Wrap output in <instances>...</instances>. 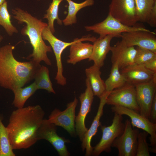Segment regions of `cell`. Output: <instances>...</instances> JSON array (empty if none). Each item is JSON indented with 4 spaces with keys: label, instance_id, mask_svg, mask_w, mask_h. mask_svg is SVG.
Returning <instances> with one entry per match:
<instances>
[{
    "label": "cell",
    "instance_id": "obj_30",
    "mask_svg": "<svg viewBox=\"0 0 156 156\" xmlns=\"http://www.w3.org/2000/svg\"><path fill=\"white\" fill-rule=\"evenodd\" d=\"M135 49V63L143 64L148 61L156 58V53L150 50L138 47H136Z\"/></svg>",
    "mask_w": 156,
    "mask_h": 156
},
{
    "label": "cell",
    "instance_id": "obj_12",
    "mask_svg": "<svg viewBox=\"0 0 156 156\" xmlns=\"http://www.w3.org/2000/svg\"><path fill=\"white\" fill-rule=\"evenodd\" d=\"M53 124L44 119L37 132L38 141L45 140L49 142L57 151L60 156H69L70 153L66 145L70 141L64 137L59 136L57 128Z\"/></svg>",
    "mask_w": 156,
    "mask_h": 156
},
{
    "label": "cell",
    "instance_id": "obj_4",
    "mask_svg": "<svg viewBox=\"0 0 156 156\" xmlns=\"http://www.w3.org/2000/svg\"><path fill=\"white\" fill-rule=\"evenodd\" d=\"M122 120V115L114 113L110 125L106 126L101 125L102 136L99 142L93 147L92 155L99 156L103 152H111L113 142L124 131L125 125Z\"/></svg>",
    "mask_w": 156,
    "mask_h": 156
},
{
    "label": "cell",
    "instance_id": "obj_21",
    "mask_svg": "<svg viewBox=\"0 0 156 156\" xmlns=\"http://www.w3.org/2000/svg\"><path fill=\"white\" fill-rule=\"evenodd\" d=\"M99 67L94 64L85 69L87 78L90 84L94 95L99 98L106 92L105 82L101 77Z\"/></svg>",
    "mask_w": 156,
    "mask_h": 156
},
{
    "label": "cell",
    "instance_id": "obj_3",
    "mask_svg": "<svg viewBox=\"0 0 156 156\" xmlns=\"http://www.w3.org/2000/svg\"><path fill=\"white\" fill-rule=\"evenodd\" d=\"M12 13L18 23L26 24L22 29L21 34L28 37L33 49L32 53L26 58L39 63L43 61L47 65L51 66L52 63L47 53L52 52V48L45 44L42 36V31L48 24L20 8L12 9Z\"/></svg>",
    "mask_w": 156,
    "mask_h": 156
},
{
    "label": "cell",
    "instance_id": "obj_25",
    "mask_svg": "<svg viewBox=\"0 0 156 156\" xmlns=\"http://www.w3.org/2000/svg\"><path fill=\"white\" fill-rule=\"evenodd\" d=\"M34 79L38 90L44 89L55 94L50 78L49 70L47 67L41 66L37 71Z\"/></svg>",
    "mask_w": 156,
    "mask_h": 156
},
{
    "label": "cell",
    "instance_id": "obj_14",
    "mask_svg": "<svg viewBox=\"0 0 156 156\" xmlns=\"http://www.w3.org/2000/svg\"><path fill=\"white\" fill-rule=\"evenodd\" d=\"M135 86L136 100L140 109L139 113L149 119L151 105L156 93V78Z\"/></svg>",
    "mask_w": 156,
    "mask_h": 156
},
{
    "label": "cell",
    "instance_id": "obj_23",
    "mask_svg": "<svg viewBox=\"0 0 156 156\" xmlns=\"http://www.w3.org/2000/svg\"><path fill=\"white\" fill-rule=\"evenodd\" d=\"M37 90L34 82L26 87H19L14 89L12 91L14 94L12 104L17 108L24 107L27 100Z\"/></svg>",
    "mask_w": 156,
    "mask_h": 156
},
{
    "label": "cell",
    "instance_id": "obj_16",
    "mask_svg": "<svg viewBox=\"0 0 156 156\" xmlns=\"http://www.w3.org/2000/svg\"><path fill=\"white\" fill-rule=\"evenodd\" d=\"M120 72L127 82L134 86L156 78V73L148 70L143 64L135 63L121 69Z\"/></svg>",
    "mask_w": 156,
    "mask_h": 156
},
{
    "label": "cell",
    "instance_id": "obj_17",
    "mask_svg": "<svg viewBox=\"0 0 156 156\" xmlns=\"http://www.w3.org/2000/svg\"><path fill=\"white\" fill-rule=\"evenodd\" d=\"M96 38L90 35L83 36L71 44L69 58L67 60V63L75 65L82 60L89 59L92 53L93 44L82 42L88 41L93 42Z\"/></svg>",
    "mask_w": 156,
    "mask_h": 156
},
{
    "label": "cell",
    "instance_id": "obj_15",
    "mask_svg": "<svg viewBox=\"0 0 156 156\" xmlns=\"http://www.w3.org/2000/svg\"><path fill=\"white\" fill-rule=\"evenodd\" d=\"M156 33L152 31H138L123 33L120 37L128 46H136L156 53Z\"/></svg>",
    "mask_w": 156,
    "mask_h": 156
},
{
    "label": "cell",
    "instance_id": "obj_32",
    "mask_svg": "<svg viewBox=\"0 0 156 156\" xmlns=\"http://www.w3.org/2000/svg\"><path fill=\"white\" fill-rule=\"evenodd\" d=\"M149 120L151 122L156 123V93L151 105Z\"/></svg>",
    "mask_w": 156,
    "mask_h": 156
},
{
    "label": "cell",
    "instance_id": "obj_19",
    "mask_svg": "<svg viewBox=\"0 0 156 156\" xmlns=\"http://www.w3.org/2000/svg\"><path fill=\"white\" fill-rule=\"evenodd\" d=\"M110 92L106 91L99 98L100 102L97 112L89 129H88L82 141L81 147L83 151H86L85 155H92L93 147L91 141L93 137L96 134L99 127L101 124L100 119L103 114V108L106 104V99Z\"/></svg>",
    "mask_w": 156,
    "mask_h": 156
},
{
    "label": "cell",
    "instance_id": "obj_29",
    "mask_svg": "<svg viewBox=\"0 0 156 156\" xmlns=\"http://www.w3.org/2000/svg\"><path fill=\"white\" fill-rule=\"evenodd\" d=\"M7 2L6 1L0 5V25L2 26L10 36L18 31L11 23V15L8 10Z\"/></svg>",
    "mask_w": 156,
    "mask_h": 156
},
{
    "label": "cell",
    "instance_id": "obj_2",
    "mask_svg": "<svg viewBox=\"0 0 156 156\" xmlns=\"http://www.w3.org/2000/svg\"><path fill=\"white\" fill-rule=\"evenodd\" d=\"M15 47L7 44L0 48V86L12 91L23 87L34 79L41 66L32 60L20 62L14 58L13 53Z\"/></svg>",
    "mask_w": 156,
    "mask_h": 156
},
{
    "label": "cell",
    "instance_id": "obj_11",
    "mask_svg": "<svg viewBox=\"0 0 156 156\" xmlns=\"http://www.w3.org/2000/svg\"><path fill=\"white\" fill-rule=\"evenodd\" d=\"M78 100L75 97L74 100L68 103L66 108L62 111L55 109L49 117L48 121L56 126H60L66 130L72 136L77 135L75 128V109Z\"/></svg>",
    "mask_w": 156,
    "mask_h": 156
},
{
    "label": "cell",
    "instance_id": "obj_26",
    "mask_svg": "<svg viewBox=\"0 0 156 156\" xmlns=\"http://www.w3.org/2000/svg\"><path fill=\"white\" fill-rule=\"evenodd\" d=\"M138 21L147 23L156 0H134Z\"/></svg>",
    "mask_w": 156,
    "mask_h": 156
},
{
    "label": "cell",
    "instance_id": "obj_36",
    "mask_svg": "<svg viewBox=\"0 0 156 156\" xmlns=\"http://www.w3.org/2000/svg\"><path fill=\"white\" fill-rule=\"evenodd\" d=\"M3 36L0 34V42H1L3 40Z\"/></svg>",
    "mask_w": 156,
    "mask_h": 156
},
{
    "label": "cell",
    "instance_id": "obj_33",
    "mask_svg": "<svg viewBox=\"0 0 156 156\" xmlns=\"http://www.w3.org/2000/svg\"><path fill=\"white\" fill-rule=\"evenodd\" d=\"M147 23L152 27H156V2L151 11Z\"/></svg>",
    "mask_w": 156,
    "mask_h": 156
},
{
    "label": "cell",
    "instance_id": "obj_18",
    "mask_svg": "<svg viewBox=\"0 0 156 156\" xmlns=\"http://www.w3.org/2000/svg\"><path fill=\"white\" fill-rule=\"evenodd\" d=\"M110 51L112 53V62L116 63L119 69L134 63L135 48L127 46L122 40L111 47Z\"/></svg>",
    "mask_w": 156,
    "mask_h": 156
},
{
    "label": "cell",
    "instance_id": "obj_8",
    "mask_svg": "<svg viewBox=\"0 0 156 156\" xmlns=\"http://www.w3.org/2000/svg\"><path fill=\"white\" fill-rule=\"evenodd\" d=\"M108 14L130 27L136 26L138 21L134 0H111Z\"/></svg>",
    "mask_w": 156,
    "mask_h": 156
},
{
    "label": "cell",
    "instance_id": "obj_13",
    "mask_svg": "<svg viewBox=\"0 0 156 156\" xmlns=\"http://www.w3.org/2000/svg\"><path fill=\"white\" fill-rule=\"evenodd\" d=\"M85 83L86 88L85 92L81 93L79 96L80 107L78 115L75 116V131L81 142L88 129L85 125V119L90 111L94 96L89 81L87 78Z\"/></svg>",
    "mask_w": 156,
    "mask_h": 156
},
{
    "label": "cell",
    "instance_id": "obj_34",
    "mask_svg": "<svg viewBox=\"0 0 156 156\" xmlns=\"http://www.w3.org/2000/svg\"><path fill=\"white\" fill-rule=\"evenodd\" d=\"M143 65L148 70L156 73V58L147 61Z\"/></svg>",
    "mask_w": 156,
    "mask_h": 156
},
{
    "label": "cell",
    "instance_id": "obj_9",
    "mask_svg": "<svg viewBox=\"0 0 156 156\" xmlns=\"http://www.w3.org/2000/svg\"><path fill=\"white\" fill-rule=\"evenodd\" d=\"M124 124L123 132L115 139L112 147L118 149V156H136L139 130L132 129L131 122L128 119Z\"/></svg>",
    "mask_w": 156,
    "mask_h": 156
},
{
    "label": "cell",
    "instance_id": "obj_1",
    "mask_svg": "<svg viewBox=\"0 0 156 156\" xmlns=\"http://www.w3.org/2000/svg\"><path fill=\"white\" fill-rule=\"evenodd\" d=\"M44 114L38 105L17 108L12 112L6 128L13 150L27 149L36 142L37 132Z\"/></svg>",
    "mask_w": 156,
    "mask_h": 156
},
{
    "label": "cell",
    "instance_id": "obj_22",
    "mask_svg": "<svg viewBox=\"0 0 156 156\" xmlns=\"http://www.w3.org/2000/svg\"><path fill=\"white\" fill-rule=\"evenodd\" d=\"M68 3V14L66 18L62 21L65 26H68L76 23L77 22L76 15L81 9L92 5L94 0H86L80 3L75 2L72 0H65Z\"/></svg>",
    "mask_w": 156,
    "mask_h": 156
},
{
    "label": "cell",
    "instance_id": "obj_31",
    "mask_svg": "<svg viewBox=\"0 0 156 156\" xmlns=\"http://www.w3.org/2000/svg\"><path fill=\"white\" fill-rule=\"evenodd\" d=\"M148 133L144 131L139 132L138 137V145L136 156H149V144L147 142Z\"/></svg>",
    "mask_w": 156,
    "mask_h": 156
},
{
    "label": "cell",
    "instance_id": "obj_20",
    "mask_svg": "<svg viewBox=\"0 0 156 156\" xmlns=\"http://www.w3.org/2000/svg\"><path fill=\"white\" fill-rule=\"evenodd\" d=\"M114 35H109L96 38L93 44L92 52L89 61H92L94 64L100 68L104 64V61L108 53L110 51V42Z\"/></svg>",
    "mask_w": 156,
    "mask_h": 156
},
{
    "label": "cell",
    "instance_id": "obj_27",
    "mask_svg": "<svg viewBox=\"0 0 156 156\" xmlns=\"http://www.w3.org/2000/svg\"><path fill=\"white\" fill-rule=\"evenodd\" d=\"M0 116V156H15L10 144L6 127L2 122Z\"/></svg>",
    "mask_w": 156,
    "mask_h": 156
},
{
    "label": "cell",
    "instance_id": "obj_28",
    "mask_svg": "<svg viewBox=\"0 0 156 156\" xmlns=\"http://www.w3.org/2000/svg\"><path fill=\"white\" fill-rule=\"evenodd\" d=\"M63 0H52L49 8L46 10L47 13L44 15L43 18H46L48 21V26L53 34L55 32L54 23L56 20L57 23L59 25L62 24V21L58 16V9L59 5Z\"/></svg>",
    "mask_w": 156,
    "mask_h": 156
},
{
    "label": "cell",
    "instance_id": "obj_35",
    "mask_svg": "<svg viewBox=\"0 0 156 156\" xmlns=\"http://www.w3.org/2000/svg\"><path fill=\"white\" fill-rule=\"evenodd\" d=\"M5 1V0H0V5L3 4Z\"/></svg>",
    "mask_w": 156,
    "mask_h": 156
},
{
    "label": "cell",
    "instance_id": "obj_24",
    "mask_svg": "<svg viewBox=\"0 0 156 156\" xmlns=\"http://www.w3.org/2000/svg\"><path fill=\"white\" fill-rule=\"evenodd\" d=\"M112 64L109 77L105 82L106 91L109 92L122 86L127 82L124 76L120 72L117 64Z\"/></svg>",
    "mask_w": 156,
    "mask_h": 156
},
{
    "label": "cell",
    "instance_id": "obj_6",
    "mask_svg": "<svg viewBox=\"0 0 156 156\" xmlns=\"http://www.w3.org/2000/svg\"><path fill=\"white\" fill-rule=\"evenodd\" d=\"M85 28L87 31H92L99 34L100 37L114 35L117 37H120L121 34L125 32L138 31H151L142 27L126 25L108 14L103 21L91 26H86Z\"/></svg>",
    "mask_w": 156,
    "mask_h": 156
},
{
    "label": "cell",
    "instance_id": "obj_7",
    "mask_svg": "<svg viewBox=\"0 0 156 156\" xmlns=\"http://www.w3.org/2000/svg\"><path fill=\"white\" fill-rule=\"evenodd\" d=\"M106 104L125 107L139 113L140 112L136 99L135 86L127 82L109 92L106 99Z\"/></svg>",
    "mask_w": 156,
    "mask_h": 156
},
{
    "label": "cell",
    "instance_id": "obj_10",
    "mask_svg": "<svg viewBox=\"0 0 156 156\" xmlns=\"http://www.w3.org/2000/svg\"><path fill=\"white\" fill-rule=\"evenodd\" d=\"M42 36L43 40L47 41L50 44L55 56L57 70L55 79L58 84L64 86L66 84V79L63 74V67L61 55L65 49L77 41L79 38H75L70 42L63 41L55 36L48 26L43 29Z\"/></svg>",
    "mask_w": 156,
    "mask_h": 156
},
{
    "label": "cell",
    "instance_id": "obj_5",
    "mask_svg": "<svg viewBox=\"0 0 156 156\" xmlns=\"http://www.w3.org/2000/svg\"><path fill=\"white\" fill-rule=\"evenodd\" d=\"M111 109L114 113L128 116L133 127L141 129L147 132L150 135L149 152L156 153V123L151 122L149 119L132 109L120 106H112Z\"/></svg>",
    "mask_w": 156,
    "mask_h": 156
}]
</instances>
